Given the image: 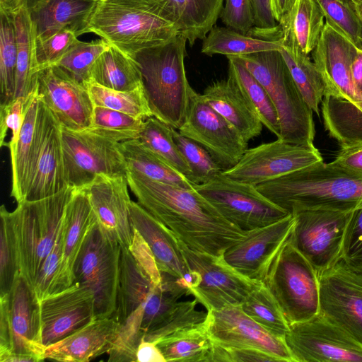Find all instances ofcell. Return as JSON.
Listing matches in <instances>:
<instances>
[{
    "instance_id": "obj_26",
    "label": "cell",
    "mask_w": 362,
    "mask_h": 362,
    "mask_svg": "<svg viewBox=\"0 0 362 362\" xmlns=\"http://www.w3.org/2000/svg\"><path fill=\"white\" fill-rule=\"evenodd\" d=\"M96 222L87 194L82 189H75L64 214L61 260L49 295L66 289L73 284L75 262L89 231Z\"/></svg>"
},
{
    "instance_id": "obj_36",
    "label": "cell",
    "mask_w": 362,
    "mask_h": 362,
    "mask_svg": "<svg viewBox=\"0 0 362 362\" xmlns=\"http://www.w3.org/2000/svg\"><path fill=\"white\" fill-rule=\"evenodd\" d=\"M155 343L165 362H208L214 346L206 320L197 325L177 331Z\"/></svg>"
},
{
    "instance_id": "obj_30",
    "label": "cell",
    "mask_w": 362,
    "mask_h": 362,
    "mask_svg": "<svg viewBox=\"0 0 362 362\" xmlns=\"http://www.w3.org/2000/svg\"><path fill=\"white\" fill-rule=\"evenodd\" d=\"M224 0H158L169 18L193 46L203 40L216 25Z\"/></svg>"
},
{
    "instance_id": "obj_53",
    "label": "cell",
    "mask_w": 362,
    "mask_h": 362,
    "mask_svg": "<svg viewBox=\"0 0 362 362\" xmlns=\"http://www.w3.org/2000/svg\"><path fill=\"white\" fill-rule=\"evenodd\" d=\"M341 257L351 267L362 272V207L350 214L344 235Z\"/></svg>"
},
{
    "instance_id": "obj_56",
    "label": "cell",
    "mask_w": 362,
    "mask_h": 362,
    "mask_svg": "<svg viewBox=\"0 0 362 362\" xmlns=\"http://www.w3.org/2000/svg\"><path fill=\"white\" fill-rule=\"evenodd\" d=\"M280 361L272 354L255 348L224 347L214 343L208 362Z\"/></svg>"
},
{
    "instance_id": "obj_47",
    "label": "cell",
    "mask_w": 362,
    "mask_h": 362,
    "mask_svg": "<svg viewBox=\"0 0 362 362\" xmlns=\"http://www.w3.org/2000/svg\"><path fill=\"white\" fill-rule=\"evenodd\" d=\"M324 15L325 23L362 49V23L351 0H315Z\"/></svg>"
},
{
    "instance_id": "obj_39",
    "label": "cell",
    "mask_w": 362,
    "mask_h": 362,
    "mask_svg": "<svg viewBox=\"0 0 362 362\" xmlns=\"http://www.w3.org/2000/svg\"><path fill=\"white\" fill-rule=\"evenodd\" d=\"M13 17L18 48L14 99L28 98L36 89L34 74L35 33L23 6L11 14Z\"/></svg>"
},
{
    "instance_id": "obj_29",
    "label": "cell",
    "mask_w": 362,
    "mask_h": 362,
    "mask_svg": "<svg viewBox=\"0 0 362 362\" xmlns=\"http://www.w3.org/2000/svg\"><path fill=\"white\" fill-rule=\"evenodd\" d=\"M205 101L225 118L246 141L259 136L262 123L235 82L227 79L208 86L202 94Z\"/></svg>"
},
{
    "instance_id": "obj_13",
    "label": "cell",
    "mask_w": 362,
    "mask_h": 362,
    "mask_svg": "<svg viewBox=\"0 0 362 362\" xmlns=\"http://www.w3.org/2000/svg\"><path fill=\"white\" fill-rule=\"evenodd\" d=\"M351 213L315 209L293 214L295 225L291 240L318 277L341 257L344 235Z\"/></svg>"
},
{
    "instance_id": "obj_23",
    "label": "cell",
    "mask_w": 362,
    "mask_h": 362,
    "mask_svg": "<svg viewBox=\"0 0 362 362\" xmlns=\"http://www.w3.org/2000/svg\"><path fill=\"white\" fill-rule=\"evenodd\" d=\"M356 47L325 23L316 47L313 62L325 85V93L344 99L362 112V95L352 79L351 64Z\"/></svg>"
},
{
    "instance_id": "obj_49",
    "label": "cell",
    "mask_w": 362,
    "mask_h": 362,
    "mask_svg": "<svg viewBox=\"0 0 362 362\" xmlns=\"http://www.w3.org/2000/svg\"><path fill=\"white\" fill-rule=\"evenodd\" d=\"M110 45L104 40L79 41L56 65L78 82L90 83L91 68Z\"/></svg>"
},
{
    "instance_id": "obj_6",
    "label": "cell",
    "mask_w": 362,
    "mask_h": 362,
    "mask_svg": "<svg viewBox=\"0 0 362 362\" xmlns=\"http://www.w3.org/2000/svg\"><path fill=\"white\" fill-rule=\"evenodd\" d=\"M74 190L68 187L42 199L23 201L9 211L20 274L33 288L39 271L55 243Z\"/></svg>"
},
{
    "instance_id": "obj_62",
    "label": "cell",
    "mask_w": 362,
    "mask_h": 362,
    "mask_svg": "<svg viewBox=\"0 0 362 362\" xmlns=\"http://www.w3.org/2000/svg\"><path fill=\"white\" fill-rule=\"evenodd\" d=\"M23 0H0V11L8 14H12L21 8Z\"/></svg>"
},
{
    "instance_id": "obj_57",
    "label": "cell",
    "mask_w": 362,
    "mask_h": 362,
    "mask_svg": "<svg viewBox=\"0 0 362 362\" xmlns=\"http://www.w3.org/2000/svg\"><path fill=\"white\" fill-rule=\"evenodd\" d=\"M255 27L257 29L269 32L274 30L279 25L272 6L271 0H252Z\"/></svg>"
},
{
    "instance_id": "obj_46",
    "label": "cell",
    "mask_w": 362,
    "mask_h": 362,
    "mask_svg": "<svg viewBox=\"0 0 362 362\" xmlns=\"http://www.w3.org/2000/svg\"><path fill=\"white\" fill-rule=\"evenodd\" d=\"M172 134L180 152L190 170L191 180L194 185L207 182L223 171L221 165L202 145L183 136L173 127Z\"/></svg>"
},
{
    "instance_id": "obj_48",
    "label": "cell",
    "mask_w": 362,
    "mask_h": 362,
    "mask_svg": "<svg viewBox=\"0 0 362 362\" xmlns=\"http://www.w3.org/2000/svg\"><path fill=\"white\" fill-rule=\"evenodd\" d=\"M0 296L8 294L16 276L20 274L16 238L4 205L0 208Z\"/></svg>"
},
{
    "instance_id": "obj_41",
    "label": "cell",
    "mask_w": 362,
    "mask_h": 362,
    "mask_svg": "<svg viewBox=\"0 0 362 362\" xmlns=\"http://www.w3.org/2000/svg\"><path fill=\"white\" fill-rule=\"evenodd\" d=\"M138 139L192 182L190 170L173 139L172 127L151 116L144 120Z\"/></svg>"
},
{
    "instance_id": "obj_25",
    "label": "cell",
    "mask_w": 362,
    "mask_h": 362,
    "mask_svg": "<svg viewBox=\"0 0 362 362\" xmlns=\"http://www.w3.org/2000/svg\"><path fill=\"white\" fill-rule=\"evenodd\" d=\"M130 218L132 227L148 245L160 272L183 282L189 295V288L194 284L196 276L188 266L180 240L138 202H131Z\"/></svg>"
},
{
    "instance_id": "obj_54",
    "label": "cell",
    "mask_w": 362,
    "mask_h": 362,
    "mask_svg": "<svg viewBox=\"0 0 362 362\" xmlns=\"http://www.w3.org/2000/svg\"><path fill=\"white\" fill-rule=\"evenodd\" d=\"M220 18L226 28L247 34L255 27L252 0H225Z\"/></svg>"
},
{
    "instance_id": "obj_19",
    "label": "cell",
    "mask_w": 362,
    "mask_h": 362,
    "mask_svg": "<svg viewBox=\"0 0 362 362\" xmlns=\"http://www.w3.org/2000/svg\"><path fill=\"white\" fill-rule=\"evenodd\" d=\"M35 76L39 97L62 127L78 132L90 126L94 105L88 84L78 82L58 66L43 69Z\"/></svg>"
},
{
    "instance_id": "obj_15",
    "label": "cell",
    "mask_w": 362,
    "mask_h": 362,
    "mask_svg": "<svg viewBox=\"0 0 362 362\" xmlns=\"http://www.w3.org/2000/svg\"><path fill=\"white\" fill-rule=\"evenodd\" d=\"M319 313L362 344V272L342 257L319 276Z\"/></svg>"
},
{
    "instance_id": "obj_52",
    "label": "cell",
    "mask_w": 362,
    "mask_h": 362,
    "mask_svg": "<svg viewBox=\"0 0 362 362\" xmlns=\"http://www.w3.org/2000/svg\"><path fill=\"white\" fill-rule=\"evenodd\" d=\"M28 98L20 97L0 105V146H7L10 153L14 150L19 137Z\"/></svg>"
},
{
    "instance_id": "obj_22",
    "label": "cell",
    "mask_w": 362,
    "mask_h": 362,
    "mask_svg": "<svg viewBox=\"0 0 362 362\" xmlns=\"http://www.w3.org/2000/svg\"><path fill=\"white\" fill-rule=\"evenodd\" d=\"M42 341L53 344L96 319L94 296L77 283L40 301Z\"/></svg>"
},
{
    "instance_id": "obj_51",
    "label": "cell",
    "mask_w": 362,
    "mask_h": 362,
    "mask_svg": "<svg viewBox=\"0 0 362 362\" xmlns=\"http://www.w3.org/2000/svg\"><path fill=\"white\" fill-rule=\"evenodd\" d=\"M80 40L69 29L36 38L34 44V74L56 65Z\"/></svg>"
},
{
    "instance_id": "obj_7",
    "label": "cell",
    "mask_w": 362,
    "mask_h": 362,
    "mask_svg": "<svg viewBox=\"0 0 362 362\" xmlns=\"http://www.w3.org/2000/svg\"><path fill=\"white\" fill-rule=\"evenodd\" d=\"M40 301L19 274L8 294L0 296V361H44Z\"/></svg>"
},
{
    "instance_id": "obj_33",
    "label": "cell",
    "mask_w": 362,
    "mask_h": 362,
    "mask_svg": "<svg viewBox=\"0 0 362 362\" xmlns=\"http://www.w3.org/2000/svg\"><path fill=\"white\" fill-rule=\"evenodd\" d=\"M90 83L120 91L142 87L140 67L135 59L110 45L94 62Z\"/></svg>"
},
{
    "instance_id": "obj_5",
    "label": "cell",
    "mask_w": 362,
    "mask_h": 362,
    "mask_svg": "<svg viewBox=\"0 0 362 362\" xmlns=\"http://www.w3.org/2000/svg\"><path fill=\"white\" fill-rule=\"evenodd\" d=\"M235 57L267 90L278 115L280 135L277 139L315 146L313 110L293 81L279 50L261 51Z\"/></svg>"
},
{
    "instance_id": "obj_11",
    "label": "cell",
    "mask_w": 362,
    "mask_h": 362,
    "mask_svg": "<svg viewBox=\"0 0 362 362\" xmlns=\"http://www.w3.org/2000/svg\"><path fill=\"white\" fill-rule=\"evenodd\" d=\"M194 188L228 221L248 231L276 222L290 214L276 206L256 188L221 173Z\"/></svg>"
},
{
    "instance_id": "obj_59",
    "label": "cell",
    "mask_w": 362,
    "mask_h": 362,
    "mask_svg": "<svg viewBox=\"0 0 362 362\" xmlns=\"http://www.w3.org/2000/svg\"><path fill=\"white\" fill-rule=\"evenodd\" d=\"M136 362H165L155 342L141 341L136 352Z\"/></svg>"
},
{
    "instance_id": "obj_14",
    "label": "cell",
    "mask_w": 362,
    "mask_h": 362,
    "mask_svg": "<svg viewBox=\"0 0 362 362\" xmlns=\"http://www.w3.org/2000/svg\"><path fill=\"white\" fill-rule=\"evenodd\" d=\"M284 340L295 362H362V344L319 313L290 325Z\"/></svg>"
},
{
    "instance_id": "obj_17",
    "label": "cell",
    "mask_w": 362,
    "mask_h": 362,
    "mask_svg": "<svg viewBox=\"0 0 362 362\" xmlns=\"http://www.w3.org/2000/svg\"><path fill=\"white\" fill-rule=\"evenodd\" d=\"M178 132L204 147L223 170L237 164L248 149V142L192 88L185 119Z\"/></svg>"
},
{
    "instance_id": "obj_40",
    "label": "cell",
    "mask_w": 362,
    "mask_h": 362,
    "mask_svg": "<svg viewBox=\"0 0 362 362\" xmlns=\"http://www.w3.org/2000/svg\"><path fill=\"white\" fill-rule=\"evenodd\" d=\"M226 57L228 59V76L240 88L262 124L279 138L280 126L278 115L267 90L235 57Z\"/></svg>"
},
{
    "instance_id": "obj_58",
    "label": "cell",
    "mask_w": 362,
    "mask_h": 362,
    "mask_svg": "<svg viewBox=\"0 0 362 362\" xmlns=\"http://www.w3.org/2000/svg\"><path fill=\"white\" fill-rule=\"evenodd\" d=\"M332 162L346 170L362 174V143L341 148Z\"/></svg>"
},
{
    "instance_id": "obj_37",
    "label": "cell",
    "mask_w": 362,
    "mask_h": 362,
    "mask_svg": "<svg viewBox=\"0 0 362 362\" xmlns=\"http://www.w3.org/2000/svg\"><path fill=\"white\" fill-rule=\"evenodd\" d=\"M279 49L293 81L313 112L320 115L319 105L325 93L323 78L308 54L282 38Z\"/></svg>"
},
{
    "instance_id": "obj_8",
    "label": "cell",
    "mask_w": 362,
    "mask_h": 362,
    "mask_svg": "<svg viewBox=\"0 0 362 362\" xmlns=\"http://www.w3.org/2000/svg\"><path fill=\"white\" fill-rule=\"evenodd\" d=\"M263 283L276 300L290 325L319 313V277L291 236L273 262Z\"/></svg>"
},
{
    "instance_id": "obj_60",
    "label": "cell",
    "mask_w": 362,
    "mask_h": 362,
    "mask_svg": "<svg viewBox=\"0 0 362 362\" xmlns=\"http://www.w3.org/2000/svg\"><path fill=\"white\" fill-rule=\"evenodd\" d=\"M351 73L354 85L362 95V49L356 48L351 64Z\"/></svg>"
},
{
    "instance_id": "obj_3",
    "label": "cell",
    "mask_w": 362,
    "mask_h": 362,
    "mask_svg": "<svg viewBox=\"0 0 362 362\" xmlns=\"http://www.w3.org/2000/svg\"><path fill=\"white\" fill-rule=\"evenodd\" d=\"M88 33L132 57L179 34L158 0H98Z\"/></svg>"
},
{
    "instance_id": "obj_32",
    "label": "cell",
    "mask_w": 362,
    "mask_h": 362,
    "mask_svg": "<svg viewBox=\"0 0 362 362\" xmlns=\"http://www.w3.org/2000/svg\"><path fill=\"white\" fill-rule=\"evenodd\" d=\"M325 17L315 0H296L279 23L282 38L309 54L316 47L325 26Z\"/></svg>"
},
{
    "instance_id": "obj_24",
    "label": "cell",
    "mask_w": 362,
    "mask_h": 362,
    "mask_svg": "<svg viewBox=\"0 0 362 362\" xmlns=\"http://www.w3.org/2000/svg\"><path fill=\"white\" fill-rule=\"evenodd\" d=\"M127 175H98L82 188L88 196L97 223L122 247L129 248L133 238L131 199Z\"/></svg>"
},
{
    "instance_id": "obj_38",
    "label": "cell",
    "mask_w": 362,
    "mask_h": 362,
    "mask_svg": "<svg viewBox=\"0 0 362 362\" xmlns=\"http://www.w3.org/2000/svg\"><path fill=\"white\" fill-rule=\"evenodd\" d=\"M282 42V36L279 39L260 38L215 25L202 40L201 52L209 57L214 54L238 57L261 51L279 50Z\"/></svg>"
},
{
    "instance_id": "obj_63",
    "label": "cell",
    "mask_w": 362,
    "mask_h": 362,
    "mask_svg": "<svg viewBox=\"0 0 362 362\" xmlns=\"http://www.w3.org/2000/svg\"><path fill=\"white\" fill-rule=\"evenodd\" d=\"M361 23H362V0H351Z\"/></svg>"
},
{
    "instance_id": "obj_16",
    "label": "cell",
    "mask_w": 362,
    "mask_h": 362,
    "mask_svg": "<svg viewBox=\"0 0 362 362\" xmlns=\"http://www.w3.org/2000/svg\"><path fill=\"white\" fill-rule=\"evenodd\" d=\"M322 162V156L315 146L277 139L248 148L237 164L221 173L234 180L257 186Z\"/></svg>"
},
{
    "instance_id": "obj_12",
    "label": "cell",
    "mask_w": 362,
    "mask_h": 362,
    "mask_svg": "<svg viewBox=\"0 0 362 362\" xmlns=\"http://www.w3.org/2000/svg\"><path fill=\"white\" fill-rule=\"evenodd\" d=\"M180 243L188 266L196 276L189 295L207 311L240 305L261 283L235 271L226 263L223 255L199 252L189 249L180 240Z\"/></svg>"
},
{
    "instance_id": "obj_2",
    "label": "cell",
    "mask_w": 362,
    "mask_h": 362,
    "mask_svg": "<svg viewBox=\"0 0 362 362\" xmlns=\"http://www.w3.org/2000/svg\"><path fill=\"white\" fill-rule=\"evenodd\" d=\"M290 214L303 209L352 211L362 207V174L324 162L256 186Z\"/></svg>"
},
{
    "instance_id": "obj_27",
    "label": "cell",
    "mask_w": 362,
    "mask_h": 362,
    "mask_svg": "<svg viewBox=\"0 0 362 362\" xmlns=\"http://www.w3.org/2000/svg\"><path fill=\"white\" fill-rule=\"evenodd\" d=\"M98 0H23L35 37L69 29L78 37L87 28Z\"/></svg>"
},
{
    "instance_id": "obj_44",
    "label": "cell",
    "mask_w": 362,
    "mask_h": 362,
    "mask_svg": "<svg viewBox=\"0 0 362 362\" xmlns=\"http://www.w3.org/2000/svg\"><path fill=\"white\" fill-rule=\"evenodd\" d=\"M144 122L122 112L94 105L91 124L85 130L122 142L139 139Z\"/></svg>"
},
{
    "instance_id": "obj_28",
    "label": "cell",
    "mask_w": 362,
    "mask_h": 362,
    "mask_svg": "<svg viewBox=\"0 0 362 362\" xmlns=\"http://www.w3.org/2000/svg\"><path fill=\"white\" fill-rule=\"evenodd\" d=\"M119 324L114 317L95 319L63 339L47 346L45 359L88 362L108 353L118 334Z\"/></svg>"
},
{
    "instance_id": "obj_43",
    "label": "cell",
    "mask_w": 362,
    "mask_h": 362,
    "mask_svg": "<svg viewBox=\"0 0 362 362\" xmlns=\"http://www.w3.org/2000/svg\"><path fill=\"white\" fill-rule=\"evenodd\" d=\"M17 42L11 15L0 11L1 104L14 99L17 64Z\"/></svg>"
},
{
    "instance_id": "obj_34",
    "label": "cell",
    "mask_w": 362,
    "mask_h": 362,
    "mask_svg": "<svg viewBox=\"0 0 362 362\" xmlns=\"http://www.w3.org/2000/svg\"><path fill=\"white\" fill-rule=\"evenodd\" d=\"M160 285H153L148 298L141 305L144 310V339L152 341L157 331L174 310L180 299L189 295V289L180 280L163 273Z\"/></svg>"
},
{
    "instance_id": "obj_1",
    "label": "cell",
    "mask_w": 362,
    "mask_h": 362,
    "mask_svg": "<svg viewBox=\"0 0 362 362\" xmlns=\"http://www.w3.org/2000/svg\"><path fill=\"white\" fill-rule=\"evenodd\" d=\"M127 176L137 202L192 250L221 256L247 233L225 219L194 187L154 181L131 171Z\"/></svg>"
},
{
    "instance_id": "obj_61",
    "label": "cell",
    "mask_w": 362,
    "mask_h": 362,
    "mask_svg": "<svg viewBox=\"0 0 362 362\" xmlns=\"http://www.w3.org/2000/svg\"><path fill=\"white\" fill-rule=\"evenodd\" d=\"M274 16L278 23L288 13L296 0H271Z\"/></svg>"
},
{
    "instance_id": "obj_42",
    "label": "cell",
    "mask_w": 362,
    "mask_h": 362,
    "mask_svg": "<svg viewBox=\"0 0 362 362\" xmlns=\"http://www.w3.org/2000/svg\"><path fill=\"white\" fill-rule=\"evenodd\" d=\"M243 310L272 335L284 339L289 330L279 303L261 282L240 305Z\"/></svg>"
},
{
    "instance_id": "obj_50",
    "label": "cell",
    "mask_w": 362,
    "mask_h": 362,
    "mask_svg": "<svg viewBox=\"0 0 362 362\" xmlns=\"http://www.w3.org/2000/svg\"><path fill=\"white\" fill-rule=\"evenodd\" d=\"M144 310L138 308L119 324L117 337L108 351L109 362H135L138 347L144 339Z\"/></svg>"
},
{
    "instance_id": "obj_21",
    "label": "cell",
    "mask_w": 362,
    "mask_h": 362,
    "mask_svg": "<svg viewBox=\"0 0 362 362\" xmlns=\"http://www.w3.org/2000/svg\"><path fill=\"white\" fill-rule=\"evenodd\" d=\"M209 335L216 344L224 347L255 348L278 358L295 362L285 340L270 334L248 316L240 305L207 311Z\"/></svg>"
},
{
    "instance_id": "obj_10",
    "label": "cell",
    "mask_w": 362,
    "mask_h": 362,
    "mask_svg": "<svg viewBox=\"0 0 362 362\" xmlns=\"http://www.w3.org/2000/svg\"><path fill=\"white\" fill-rule=\"evenodd\" d=\"M64 170L68 187L82 189L98 175H127L119 142L87 130L71 131L61 126Z\"/></svg>"
},
{
    "instance_id": "obj_4",
    "label": "cell",
    "mask_w": 362,
    "mask_h": 362,
    "mask_svg": "<svg viewBox=\"0 0 362 362\" xmlns=\"http://www.w3.org/2000/svg\"><path fill=\"white\" fill-rule=\"evenodd\" d=\"M187 41L178 34L134 57L140 67L142 87L153 116L175 129L185 119L192 89L185 67Z\"/></svg>"
},
{
    "instance_id": "obj_9",
    "label": "cell",
    "mask_w": 362,
    "mask_h": 362,
    "mask_svg": "<svg viewBox=\"0 0 362 362\" xmlns=\"http://www.w3.org/2000/svg\"><path fill=\"white\" fill-rule=\"evenodd\" d=\"M120 258V244L96 222L75 262L73 282L93 293L96 319L112 317L116 310Z\"/></svg>"
},
{
    "instance_id": "obj_31",
    "label": "cell",
    "mask_w": 362,
    "mask_h": 362,
    "mask_svg": "<svg viewBox=\"0 0 362 362\" xmlns=\"http://www.w3.org/2000/svg\"><path fill=\"white\" fill-rule=\"evenodd\" d=\"M39 96L35 90L29 96L25 118L14 150L10 153L12 169L11 196L17 203L24 200L31 163L37 141L36 122Z\"/></svg>"
},
{
    "instance_id": "obj_35",
    "label": "cell",
    "mask_w": 362,
    "mask_h": 362,
    "mask_svg": "<svg viewBox=\"0 0 362 362\" xmlns=\"http://www.w3.org/2000/svg\"><path fill=\"white\" fill-rule=\"evenodd\" d=\"M128 171L150 180L192 188L194 184L161 158L146 147L138 139L119 142Z\"/></svg>"
},
{
    "instance_id": "obj_55",
    "label": "cell",
    "mask_w": 362,
    "mask_h": 362,
    "mask_svg": "<svg viewBox=\"0 0 362 362\" xmlns=\"http://www.w3.org/2000/svg\"><path fill=\"white\" fill-rule=\"evenodd\" d=\"M133 238L129 250L141 272L154 285L163 281V273L158 267L155 257L141 235L132 228Z\"/></svg>"
},
{
    "instance_id": "obj_45",
    "label": "cell",
    "mask_w": 362,
    "mask_h": 362,
    "mask_svg": "<svg viewBox=\"0 0 362 362\" xmlns=\"http://www.w3.org/2000/svg\"><path fill=\"white\" fill-rule=\"evenodd\" d=\"M88 88L94 105L122 112L143 120L153 116L143 87L120 91L88 83Z\"/></svg>"
},
{
    "instance_id": "obj_20",
    "label": "cell",
    "mask_w": 362,
    "mask_h": 362,
    "mask_svg": "<svg viewBox=\"0 0 362 362\" xmlns=\"http://www.w3.org/2000/svg\"><path fill=\"white\" fill-rule=\"evenodd\" d=\"M295 217L285 218L247 231L245 236L228 247L224 260L244 276L263 282L273 262L291 235Z\"/></svg>"
},
{
    "instance_id": "obj_18",
    "label": "cell",
    "mask_w": 362,
    "mask_h": 362,
    "mask_svg": "<svg viewBox=\"0 0 362 362\" xmlns=\"http://www.w3.org/2000/svg\"><path fill=\"white\" fill-rule=\"evenodd\" d=\"M36 129L37 141L23 201L42 199L68 187L64 170L61 125L40 97Z\"/></svg>"
}]
</instances>
